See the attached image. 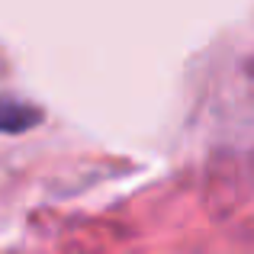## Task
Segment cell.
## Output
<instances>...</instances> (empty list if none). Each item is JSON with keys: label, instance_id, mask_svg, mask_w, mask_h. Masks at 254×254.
Returning a JSON list of instances; mask_svg holds the SVG:
<instances>
[{"label": "cell", "instance_id": "cell-1", "mask_svg": "<svg viewBox=\"0 0 254 254\" xmlns=\"http://www.w3.org/2000/svg\"><path fill=\"white\" fill-rule=\"evenodd\" d=\"M39 123V113L29 110L23 103H13V100L0 97V129L3 132H19V129H29V126Z\"/></svg>", "mask_w": 254, "mask_h": 254}]
</instances>
